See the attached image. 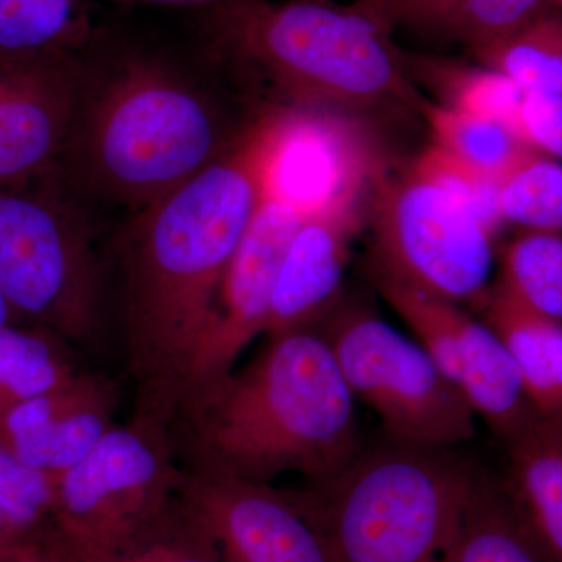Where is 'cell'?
Here are the masks:
<instances>
[{"instance_id":"cell-3","label":"cell","mask_w":562,"mask_h":562,"mask_svg":"<svg viewBox=\"0 0 562 562\" xmlns=\"http://www.w3.org/2000/svg\"><path fill=\"white\" fill-rule=\"evenodd\" d=\"M171 438L188 471L266 484L327 482L362 449L353 394L314 327L268 338L239 371L191 391Z\"/></svg>"},{"instance_id":"cell-12","label":"cell","mask_w":562,"mask_h":562,"mask_svg":"<svg viewBox=\"0 0 562 562\" xmlns=\"http://www.w3.org/2000/svg\"><path fill=\"white\" fill-rule=\"evenodd\" d=\"M302 222L303 216L292 206L261 195L222 280L183 398L228 375L244 349L265 335L281 261Z\"/></svg>"},{"instance_id":"cell-18","label":"cell","mask_w":562,"mask_h":562,"mask_svg":"<svg viewBox=\"0 0 562 562\" xmlns=\"http://www.w3.org/2000/svg\"><path fill=\"white\" fill-rule=\"evenodd\" d=\"M457 386L475 416L502 441H512L538 416L505 344L486 322L473 319L469 313L462 327Z\"/></svg>"},{"instance_id":"cell-8","label":"cell","mask_w":562,"mask_h":562,"mask_svg":"<svg viewBox=\"0 0 562 562\" xmlns=\"http://www.w3.org/2000/svg\"><path fill=\"white\" fill-rule=\"evenodd\" d=\"M181 480L171 431L132 420L116 425L83 460L58 473L47 531L72 549H114L171 512Z\"/></svg>"},{"instance_id":"cell-20","label":"cell","mask_w":562,"mask_h":562,"mask_svg":"<svg viewBox=\"0 0 562 562\" xmlns=\"http://www.w3.org/2000/svg\"><path fill=\"white\" fill-rule=\"evenodd\" d=\"M92 0H0V54H77L94 38Z\"/></svg>"},{"instance_id":"cell-30","label":"cell","mask_w":562,"mask_h":562,"mask_svg":"<svg viewBox=\"0 0 562 562\" xmlns=\"http://www.w3.org/2000/svg\"><path fill=\"white\" fill-rule=\"evenodd\" d=\"M413 168L446 192L492 238L505 227L498 201V180L494 177L479 171L438 144L422 151Z\"/></svg>"},{"instance_id":"cell-6","label":"cell","mask_w":562,"mask_h":562,"mask_svg":"<svg viewBox=\"0 0 562 562\" xmlns=\"http://www.w3.org/2000/svg\"><path fill=\"white\" fill-rule=\"evenodd\" d=\"M0 292L18 322L88 344L103 325V276L87 209L57 180L0 184Z\"/></svg>"},{"instance_id":"cell-15","label":"cell","mask_w":562,"mask_h":562,"mask_svg":"<svg viewBox=\"0 0 562 562\" xmlns=\"http://www.w3.org/2000/svg\"><path fill=\"white\" fill-rule=\"evenodd\" d=\"M369 198L303 220L273 288L265 335L310 328L331 312Z\"/></svg>"},{"instance_id":"cell-34","label":"cell","mask_w":562,"mask_h":562,"mask_svg":"<svg viewBox=\"0 0 562 562\" xmlns=\"http://www.w3.org/2000/svg\"><path fill=\"white\" fill-rule=\"evenodd\" d=\"M0 562H66L46 531L20 532L0 546Z\"/></svg>"},{"instance_id":"cell-21","label":"cell","mask_w":562,"mask_h":562,"mask_svg":"<svg viewBox=\"0 0 562 562\" xmlns=\"http://www.w3.org/2000/svg\"><path fill=\"white\" fill-rule=\"evenodd\" d=\"M77 371L66 342L33 325L0 330V419L21 403L60 386Z\"/></svg>"},{"instance_id":"cell-17","label":"cell","mask_w":562,"mask_h":562,"mask_svg":"<svg viewBox=\"0 0 562 562\" xmlns=\"http://www.w3.org/2000/svg\"><path fill=\"white\" fill-rule=\"evenodd\" d=\"M480 308L512 355L532 412L562 422V322L532 312L498 283Z\"/></svg>"},{"instance_id":"cell-32","label":"cell","mask_w":562,"mask_h":562,"mask_svg":"<svg viewBox=\"0 0 562 562\" xmlns=\"http://www.w3.org/2000/svg\"><path fill=\"white\" fill-rule=\"evenodd\" d=\"M512 132L530 149L562 160V94L525 90Z\"/></svg>"},{"instance_id":"cell-1","label":"cell","mask_w":562,"mask_h":562,"mask_svg":"<svg viewBox=\"0 0 562 562\" xmlns=\"http://www.w3.org/2000/svg\"><path fill=\"white\" fill-rule=\"evenodd\" d=\"M55 180L74 201L139 213L239 146L277 103L213 46L209 60L111 47L77 52Z\"/></svg>"},{"instance_id":"cell-22","label":"cell","mask_w":562,"mask_h":562,"mask_svg":"<svg viewBox=\"0 0 562 562\" xmlns=\"http://www.w3.org/2000/svg\"><path fill=\"white\" fill-rule=\"evenodd\" d=\"M473 55L524 90L562 94V10L546 7L519 31Z\"/></svg>"},{"instance_id":"cell-27","label":"cell","mask_w":562,"mask_h":562,"mask_svg":"<svg viewBox=\"0 0 562 562\" xmlns=\"http://www.w3.org/2000/svg\"><path fill=\"white\" fill-rule=\"evenodd\" d=\"M375 283L384 301L408 325L422 349L457 384L462 327L468 313L457 303L432 297L380 273H375Z\"/></svg>"},{"instance_id":"cell-14","label":"cell","mask_w":562,"mask_h":562,"mask_svg":"<svg viewBox=\"0 0 562 562\" xmlns=\"http://www.w3.org/2000/svg\"><path fill=\"white\" fill-rule=\"evenodd\" d=\"M116 386L77 372L60 386L21 403L0 419V443L40 471H68L116 427Z\"/></svg>"},{"instance_id":"cell-4","label":"cell","mask_w":562,"mask_h":562,"mask_svg":"<svg viewBox=\"0 0 562 562\" xmlns=\"http://www.w3.org/2000/svg\"><path fill=\"white\" fill-rule=\"evenodd\" d=\"M213 46L281 105L360 116L428 101L413 85L391 32L353 7L328 0H216L206 16Z\"/></svg>"},{"instance_id":"cell-11","label":"cell","mask_w":562,"mask_h":562,"mask_svg":"<svg viewBox=\"0 0 562 562\" xmlns=\"http://www.w3.org/2000/svg\"><path fill=\"white\" fill-rule=\"evenodd\" d=\"M177 497L222 562H333L301 492L183 468Z\"/></svg>"},{"instance_id":"cell-37","label":"cell","mask_w":562,"mask_h":562,"mask_svg":"<svg viewBox=\"0 0 562 562\" xmlns=\"http://www.w3.org/2000/svg\"><path fill=\"white\" fill-rule=\"evenodd\" d=\"M139 2L191 3V2H210V0H139ZM211 2H216V0H211Z\"/></svg>"},{"instance_id":"cell-9","label":"cell","mask_w":562,"mask_h":562,"mask_svg":"<svg viewBox=\"0 0 562 562\" xmlns=\"http://www.w3.org/2000/svg\"><path fill=\"white\" fill-rule=\"evenodd\" d=\"M375 273L442 301L482 306L490 292L492 236L413 165L386 166L369 195Z\"/></svg>"},{"instance_id":"cell-19","label":"cell","mask_w":562,"mask_h":562,"mask_svg":"<svg viewBox=\"0 0 562 562\" xmlns=\"http://www.w3.org/2000/svg\"><path fill=\"white\" fill-rule=\"evenodd\" d=\"M446 562H547L502 482L482 472L464 524Z\"/></svg>"},{"instance_id":"cell-26","label":"cell","mask_w":562,"mask_h":562,"mask_svg":"<svg viewBox=\"0 0 562 562\" xmlns=\"http://www.w3.org/2000/svg\"><path fill=\"white\" fill-rule=\"evenodd\" d=\"M547 0H439L414 29L458 41L473 54L519 31Z\"/></svg>"},{"instance_id":"cell-33","label":"cell","mask_w":562,"mask_h":562,"mask_svg":"<svg viewBox=\"0 0 562 562\" xmlns=\"http://www.w3.org/2000/svg\"><path fill=\"white\" fill-rule=\"evenodd\" d=\"M439 0H355V10L379 24L384 31L394 32L401 25L414 27Z\"/></svg>"},{"instance_id":"cell-35","label":"cell","mask_w":562,"mask_h":562,"mask_svg":"<svg viewBox=\"0 0 562 562\" xmlns=\"http://www.w3.org/2000/svg\"><path fill=\"white\" fill-rule=\"evenodd\" d=\"M13 324H20V322H18L16 316H14L13 310H11L7 299L3 297L2 292H0V330Z\"/></svg>"},{"instance_id":"cell-29","label":"cell","mask_w":562,"mask_h":562,"mask_svg":"<svg viewBox=\"0 0 562 562\" xmlns=\"http://www.w3.org/2000/svg\"><path fill=\"white\" fill-rule=\"evenodd\" d=\"M422 116L430 125L432 144L497 180L530 149L502 124L439 103H428Z\"/></svg>"},{"instance_id":"cell-5","label":"cell","mask_w":562,"mask_h":562,"mask_svg":"<svg viewBox=\"0 0 562 562\" xmlns=\"http://www.w3.org/2000/svg\"><path fill=\"white\" fill-rule=\"evenodd\" d=\"M480 476L453 447L387 439L301 495L333 562H446Z\"/></svg>"},{"instance_id":"cell-24","label":"cell","mask_w":562,"mask_h":562,"mask_svg":"<svg viewBox=\"0 0 562 562\" xmlns=\"http://www.w3.org/2000/svg\"><path fill=\"white\" fill-rule=\"evenodd\" d=\"M46 535L66 562H222L210 536L184 513L179 498L161 520L114 549H72Z\"/></svg>"},{"instance_id":"cell-36","label":"cell","mask_w":562,"mask_h":562,"mask_svg":"<svg viewBox=\"0 0 562 562\" xmlns=\"http://www.w3.org/2000/svg\"><path fill=\"white\" fill-rule=\"evenodd\" d=\"M20 532L22 531L18 530V528L3 516V513L0 512V546L9 542L10 539H13L14 536L20 535Z\"/></svg>"},{"instance_id":"cell-38","label":"cell","mask_w":562,"mask_h":562,"mask_svg":"<svg viewBox=\"0 0 562 562\" xmlns=\"http://www.w3.org/2000/svg\"><path fill=\"white\" fill-rule=\"evenodd\" d=\"M547 3H549L550 7H554V9L562 10V0H547Z\"/></svg>"},{"instance_id":"cell-7","label":"cell","mask_w":562,"mask_h":562,"mask_svg":"<svg viewBox=\"0 0 562 562\" xmlns=\"http://www.w3.org/2000/svg\"><path fill=\"white\" fill-rule=\"evenodd\" d=\"M316 330L327 341L355 401L382 422L387 439L457 447L475 436V413L419 344L364 306H333Z\"/></svg>"},{"instance_id":"cell-13","label":"cell","mask_w":562,"mask_h":562,"mask_svg":"<svg viewBox=\"0 0 562 562\" xmlns=\"http://www.w3.org/2000/svg\"><path fill=\"white\" fill-rule=\"evenodd\" d=\"M79 58L0 54V184L55 179L68 136Z\"/></svg>"},{"instance_id":"cell-10","label":"cell","mask_w":562,"mask_h":562,"mask_svg":"<svg viewBox=\"0 0 562 562\" xmlns=\"http://www.w3.org/2000/svg\"><path fill=\"white\" fill-rule=\"evenodd\" d=\"M383 168L360 116L292 105L269 113L261 195L286 203L303 220L369 198Z\"/></svg>"},{"instance_id":"cell-16","label":"cell","mask_w":562,"mask_h":562,"mask_svg":"<svg viewBox=\"0 0 562 562\" xmlns=\"http://www.w3.org/2000/svg\"><path fill=\"white\" fill-rule=\"evenodd\" d=\"M508 446L502 484L547 562H562V422L535 419Z\"/></svg>"},{"instance_id":"cell-31","label":"cell","mask_w":562,"mask_h":562,"mask_svg":"<svg viewBox=\"0 0 562 562\" xmlns=\"http://www.w3.org/2000/svg\"><path fill=\"white\" fill-rule=\"evenodd\" d=\"M55 494L57 475L32 468L0 443V512L18 530L49 527Z\"/></svg>"},{"instance_id":"cell-25","label":"cell","mask_w":562,"mask_h":562,"mask_svg":"<svg viewBox=\"0 0 562 562\" xmlns=\"http://www.w3.org/2000/svg\"><path fill=\"white\" fill-rule=\"evenodd\" d=\"M497 283L532 312L562 322V232L525 231L514 238Z\"/></svg>"},{"instance_id":"cell-2","label":"cell","mask_w":562,"mask_h":562,"mask_svg":"<svg viewBox=\"0 0 562 562\" xmlns=\"http://www.w3.org/2000/svg\"><path fill=\"white\" fill-rule=\"evenodd\" d=\"M269 113L231 154L133 214L117 239L136 424L169 430L179 412L222 280L261 202Z\"/></svg>"},{"instance_id":"cell-23","label":"cell","mask_w":562,"mask_h":562,"mask_svg":"<svg viewBox=\"0 0 562 562\" xmlns=\"http://www.w3.org/2000/svg\"><path fill=\"white\" fill-rule=\"evenodd\" d=\"M405 61L409 72L435 85L443 99L439 105L497 122L512 132L525 90L508 77L483 65L465 66L442 58L405 55Z\"/></svg>"},{"instance_id":"cell-28","label":"cell","mask_w":562,"mask_h":562,"mask_svg":"<svg viewBox=\"0 0 562 562\" xmlns=\"http://www.w3.org/2000/svg\"><path fill=\"white\" fill-rule=\"evenodd\" d=\"M498 201L506 224L562 232V162L528 149L498 180Z\"/></svg>"}]
</instances>
